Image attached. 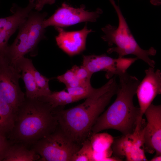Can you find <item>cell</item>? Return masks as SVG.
<instances>
[{"label":"cell","instance_id":"6da1fadb","mask_svg":"<svg viewBox=\"0 0 161 161\" xmlns=\"http://www.w3.org/2000/svg\"><path fill=\"white\" fill-rule=\"evenodd\" d=\"M118 84L116 76L104 85L95 88L83 103L71 108L53 109L58 126L72 141L82 145L91 133L97 119L116 94Z\"/></svg>","mask_w":161,"mask_h":161},{"label":"cell","instance_id":"7a4b0ae2","mask_svg":"<svg viewBox=\"0 0 161 161\" xmlns=\"http://www.w3.org/2000/svg\"><path fill=\"white\" fill-rule=\"evenodd\" d=\"M117 75L119 83L116 98L98 117L92 129V133L112 129L126 135L133 133L135 130L140 109L134 106L133 99L140 81L126 71L121 72Z\"/></svg>","mask_w":161,"mask_h":161},{"label":"cell","instance_id":"3957f363","mask_svg":"<svg viewBox=\"0 0 161 161\" xmlns=\"http://www.w3.org/2000/svg\"><path fill=\"white\" fill-rule=\"evenodd\" d=\"M53 109L38 98H27L15 115L14 127L7 139L13 143L33 145L58 128Z\"/></svg>","mask_w":161,"mask_h":161},{"label":"cell","instance_id":"277c9868","mask_svg":"<svg viewBox=\"0 0 161 161\" xmlns=\"http://www.w3.org/2000/svg\"><path fill=\"white\" fill-rule=\"evenodd\" d=\"M109 1L117 15L119 23L117 27L108 24L101 29L104 33L101 37L103 40L109 46L114 45V47L109 48L107 52L109 54L116 52L119 58L128 55H134L150 67L154 68L155 62L149 56L155 55L157 53L156 49L152 47L147 50L140 47L131 32L119 6L114 0Z\"/></svg>","mask_w":161,"mask_h":161},{"label":"cell","instance_id":"5b68a950","mask_svg":"<svg viewBox=\"0 0 161 161\" xmlns=\"http://www.w3.org/2000/svg\"><path fill=\"white\" fill-rule=\"evenodd\" d=\"M80 145L70 139L58 126L53 132L32 145V149L46 161H71Z\"/></svg>","mask_w":161,"mask_h":161},{"label":"cell","instance_id":"8992f818","mask_svg":"<svg viewBox=\"0 0 161 161\" xmlns=\"http://www.w3.org/2000/svg\"><path fill=\"white\" fill-rule=\"evenodd\" d=\"M20 73L5 55L0 56V96L16 113L26 98L19 81Z\"/></svg>","mask_w":161,"mask_h":161},{"label":"cell","instance_id":"52a82bcc","mask_svg":"<svg viewBox=\"0 0 161 161\" xmlns=\"http://www.w3.org/2000/svg\"><path fill=\"white\" fill-rule=\"evenodd\" d=\"M85 9L83 5L80 8H75L64 3L53 15L45 19L43 23V27L45 28L51 26L62 27L83 22H95L103 12L100 8L92 12Z\"/></svg>","mask_w":161,"mask_h":161},{"label":"cell","instance_id":"ba28073f","mask_svg":"<svg viewBox=\"0 0 161 161\" xmlns=\"http://www.w3.org/2000/svg\"><path fill=\"white\" fill-rule=\"evenodd\" d=\"M145 75L139 83L136 91L140 109L135 130L141 126L143 116L148 107L158 95L161 93V72L160 70L150 67L145 70Z\"/></svg>","mask_w":161,"mask_h":161},{"label":"cell","instance_id":"9c48e42d","mask_svg":"<svg viewBox=\"0 0 161 161\" xmlns=\"http://www.w3.org/2000/svg\"><path fill=\"white\" fill-rule=\"evenodd\" d=\"M136 58H114L106 54L100 55H83L82 65L93 74L101 71L106 72L105 76L110 79L120 72L126 71L127 69L136 61Z\"/></svg>","mask_w":161,"mask_h":161},{"label":"cell","instance_id":"30bf717a","mask_svg":"<svg viewBox=\"0 0 161 161\" xmlns=\"http://www.w3.org/2000/svg\"><path fill=\"white\" fill-rule=\"evenodd\" d=\"M144 114L147 120L144 128V150L161 155V105L151 104Z\"/></svg>","mask_w":161,"mask_h":161},{"label":"cell","instance_id":"8fae6325","mask_svg":"<svg viewBox=\"0 0 161 161\" xmlns=\"http://www.w3.org/2000/svg\"><path fill=\"white\" fill-rule=\"evenodd\" d=\"M55 27L58 33L55 38L57 45L70 56L78 54L85 49L87 37L93 31L88 29L86 25L80 30L71 32L66 31L61 27Z\"/></svg>","mask_w":161,"mask_h":161},{"label":"cell","instance_id":"7c38bea8","mask_svg":"<svg viewBox=\"0 0 161 161\" xmlns=\"http://www.w3.org/2000/svg\"><path fill=\"white\" fill-rule=\"evenodd\" d=\"M143 124L139 130L134 131L132 133L123 135L121 137L114 139L111 148L115 157L119 158L125 157L134 148L144 147V126Z\"/></svg>","mask_w":161,"mask_h":161},{"label":"cell","instance_id":"4fadbf2b","mask_svg":"<svg viewBox=\"0 0 161 161\" xmlns=\"http://www.w3.org/2000/svg\"><path fill=\"white\" fill-rule=\"evenodd\" d=\"M20 73L26 90L25 96L29 99L39 97L34 74L35 68L31 60L24 56L19 58L14 66Z\"/></svg>","mask_w":161,"mask_h":161},{"label":"cell","instance_id":"5bb4252c","mask_svg":"<svg viewBox=\"0 0 161 161\" xmlns=\"http://www.w3.org/2000/svg\"><path fill=\"white\" fill-rule=\"evenodd\" d=\"M47 15L45 12L32 11L27 18L28 28V53L34 51L40 41L45 37V28L43 23Z\"/></svg>","mask_w":161,"mask_h":161},{"label":"cell","instance_id":"9a60e30c","mask_svg":"<svg viewBox=\"0 0 161 161\" xmlns=\"http://www.w3.org/2000/svg\"><path fill=\"white\" fill-rule=\"evenodd\" d=\"M27 18L19 27L16 38L11 45H8L5 53V56L13 66L17 60L28 53V28Z\"/></svg>","mask_w":161,"mask_h":161},{"label":"cell","instance_id":"2e32d148","mask_svg":"<svg viewBox=\"0 0 161 161\" xmlns=\"http://www.w3.org/2000/svg\"><path fill=\"white\" fill-rule=\"evenodd\" d=\"M40 156L33 149L21 143H11L3 161H34L40 160Z\"/></svg>","mask_w":161,"mask_h":161},{"label":"cell","instance_id":"e0dca14e","mask_svg":"<svg viewBox=\"0 0 161 161\" xmlns=\"http://www.w3.org/2000/svg\"><path fill=\"white\" fill-rule=\"evenodd\" d=\"M15 114L0 96V134L7 138L14 126Z\"/></svg>","mask_w":161,"mask_h":161},{"label":"cell","instance_id":"ac0fdd59","mask_svg":"<svg viewBox=\"0 0 161 161\" xmlns=\"http://www.w3.org/2000/svg\"><path fill=\"white\" fill-rule=\"evenodd\" d=\"M38 98L49 104L53 109L80 100L64 90L52 92L49 95Z\"/></svg>","mask_w":161,"mask_h":161},{"label":"cell","instance_id":"d6986e66","mask_svg":"<svg viewBox=\"0 0 161 161\" xmlns=\"http://www.w3.org/2000/svg\"><path fill=\"white\" fill-rule=\"evenodd\" d=\"M93 149L97 152H103L111 148L114 137L106 133H92L88 138Z\"/></svg>","mask_w":161,"mask_h":161},{"label":"cell","instance_id":"ffe728a7","mask_svg":"<svg viewBox=\"0 0 161 161\" xmlns=\"http://www.w3.org/2000/svg\"><path fill=\"white\" fill-rule=\"evenodd\" d=\"M93 149L88 138L79 150L72 156L71 161H93Z\"/></svg>","mask_w":161,"mask_h":161},{"label":"cell","instance_id":"44dd1931","mask_svg":"<svg viewBox=\"0 0 161 161\" xmlns=\"http://www.w3.org/2000/svg\"><path fill=\"white\" fill-rule=\"evenodd\" d=\"M34 74L39 97L50 94L52 92L49 85V79L41 74L35 68Z\"/></svg>","mask_w":161,"mask_h":161},{"label":"cell","instance_id":"7402d4cb","mask_svg":"<svg viewBox=\"0 0 161 161\" xmlns=\"http://www.w3.org/2000/svg\"><path fill=\"white\" fill-rule=\"evenodd\" d=\"M95 89L92 86L91 84L66 88L68 92L80 100L86 99L89 97Z\"/></svg>","mask_w":161,"mask_h":161},{"label":"cell","instance_id":"603a6c76","mask_svg":"<svg viewBox=\"0 0 161 161\" xmlns=\"http://www.w3.org/2000/svg\"><path fill=\"white\" fill-rule=\"evenodd\" d=\"M57 78L60 82L64 83L66 88L75 87L82 85L71 69L63 74L58 76Z\"/></svg>","mask_w":161,"mask_h":161},{"label":"cell","instance_id":"cb8c5ba5","mask_svg":"<svg viewBox=\"0 0 161 161\" xmlns=\"http://www.w3.org/2000/svg\"><path fill=\"white\" fill-rule=\"evenodd\" d=\"M76 78L82 85L91 84L90 79L92 74L84 66L74 65L71 68Z\"/></svg>","mask_w":161,"mask_h":161},{"label":"cell","instance_id":"d4e9b609","mask_svg":"<svg viewBox=\"0 0 161 161\" xmlns=\"http://www.w3.org/2000/svg\"><path fill=\"white\" fill-rule=\"evenodd\" d=\"M126 161H147L143 147H135L126 155Z\"/></svg>","mask_w":161,"mask_h":161},{"label":"cell","instance_id":"484cf974","mask_svg":"<svg viewBox=\"0 0 161 161\" xmlns=\"http://www.w3.org/2000/svg\"><path fill=\"white\" fill-rule=\"evenodd\" d=\"M11 143L6 137L0 134V161H3Z\"/></svg>","mask_w":161,"mask_h":161},{"label":"cell","instance_id":"4316f807","mask_svg":"<svg viewBox=\"0 0 161 161\" xmlns=\"http://www.w3.org/2000/svg\"><path fill=\"white\" fill-rule=\"evenodd\" d=\"M55 0H37L35 7L38 11H40L46 4H54Z\"/></svg>","mask_w":161,"mask_h":161},{"label":"cell","instance_id":"83f0119b","mask_svg":"<svg viewBox=\"0 0 161 161\" xmlns=\"http://www.w3.org/2000/svg\"><path fill=\"white\" fill-rule=\"evenodd\" d=\"M150 2L154 5H159L161 4V0H150Z\"/></svg>","mask_w":161,"mask_h":161},{"label":"cell","instance_id":"f1b7e54d","mask_svg":"<svg viewBox=\"0 0 161 161\" xmlns=\"http://www.w3.org/2000/svg\"><path fill=\"white\" fill-rule=\"evenodd\" d=\"M151 161H161V155H155L154 157L151 159Z\"/></svg>","mask_w":161,"mask_h":161}]
</instances>
